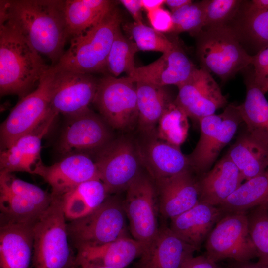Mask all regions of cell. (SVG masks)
I'll list each match as a JSON object with an SVG mask.
<instances>
[{"label": "cell", "mask_w": 268, "mask_h": 268, "mask_svg": "<svg viewBox=\"0 0 268 268\" xmlns=\"http://www.w3.org/2000/svg\"><path fill=\"white\" fill-rule=\"evenodd\" d=\"M181 268H221L205 255L194 257L187 259Z\"/></svg>", "instance_id": "obj_43"}, {"label": "cell", "mask_w": 268, "mask_h": 268, "mask_svg": "<svg viewBox=\"0 0 268 268\" xmlns=\"http://www.w3.org/2000/svg\"><path fill=\"white\" fill-rule=\"evenodd\" d=\"M242 122L236 106L232 104L220 114L201 119L200 138L193 151L187 155L190 168L201 176L209 171Z\"/></svg>", "instance_id": "obj_8"}, {"label": "cell", "mask_w": 268, "mask_h": 268, "mask_svg": "<svg viewBox=\"0 0 268 268\" xmlns=\"http://www.w3.org/2000/svg\"><path fill=\"white\" fill-rule=\"evenodd\" d=\"M41 55L8 20L0 21V93L22 98L49 68Z\"/></svg>", "instance_id": "obj_2"}, {"label": "cell", "mask_w": 268, "mask_h": 268, "mask_svg": "<svg viewBox=\"0 0 268 268\" xmlns=\"http://www.w3.org/2000/svg\"><path fill=\"white\" fill-rule=\"evenodd\" d=\"M231 268H268V264H263L258 262L253 263L249 261L235 262Z\"/></svg>", "instance_id": "obj_48"}, {"label": "cell", "mask_w": 268, "mask_h": 268, "mask_svg": "<svg viewBox=\"0 0 268 268\" xmlns=\"http://www.w3.org/2000/svg\"><path fill=\"white\" fill-rule=\"evenodd\" d=\"M149 21L155 30L161 32H172L174 24L172 13L161 7L147 13Z\"/></svg>", "instance_id": "obj_42"}, {"label": "cell", "mask_w": 268, "mask_h": 268, "mask_svg": "<svg viewBox=\"0 0 268 268\" xmlns=\"http://www.w3.org/2000/svg\"><path fill=\"white\" fill-rule=\"evenodd\" d=\"M138 108L137 125L145 136H156L159 121L171 102L164 87L135 82Z\"/></svg>", "instance_id": "obj_27"}, {"label": "cell", "mask_w": 268, "mask_h": 268, "mask_svg": "<svg viewBox=\"0 0 268 268\" xmlns=\"http://www.w3.org/2000/svg\"><path fill=\"white\" fill-rule=\"evenodd\" d=\"M156 187L149 176L141 174L126 189L123 207L134 239L145 247L157 234Z\"/></svg>", "instance_id": "obj_12"}, {"label": "cell", "mask_w": 268, "mask_h": 268, "mask_svg": "<svg viewBox=\"0 0 268 268\" xmlns=\"http://www.w3.org/2000/svg\"><path fill=\"white\" fill-rule=\"evenodd\" d=\"M197 250L178 236L170 228L160 227L145 247L137 263L138 268H181Z\"/></svg>", "instance_id": "obj_19"}, {"label": "cell", "mask_w": 268, "mask_h": 268, "mask_svg": "<svg viewBox=\"0 0 268 268\" xmlns=\"http://www.w3.org/2000/svg\"><path fill=\"white\" fill-rule=\"evenodd\" d=\"M105 122L113 128L126 131L137 123L136 85L129 76L107 75L99 79L93 102Z\"/></svg>", "instance_id": "obj_9"}, {"label": "cell", "mask_w": 268, "mask_h": 268, "mask_svg": "<svg viewBox=\"0 0 268 268\" xmlns=\"http://www.w3.org/2000/svg\"><path fill=\"white\" fill-rule=\"evenodd\" d=\"M121 22L115 7L97 24L72 37L70 47L54 66L86 74L106 73L107 57Z\"/></svg>", "instance_id": "obj_3"}, {"label": "cell", "mask_w": 268, "mask_h": 268, "mask_svg": "<svg viewBox=\"0 0 268 268\" xmlns=\"http://www.w3.org/2000/svg\"><path fill=\"white\" fill-rule=\"evenodd\" d=\"M68 118L58 144L62 154L99 152L112 141L108 125L89 108Z\"/></svg>", "instance_id": "obj_14"}, {"label": "cell", "mask_w": 268, "mask_h": 268, "mask_svg": "<svg viewBox=\"0 0 268 268\" xmlns=\"http://www.w3.org/2000/svg\"><path fill=\"white\" fill-rule=\"evenodd\" d=\"M58 114L52 112L36 129L18 138L0 156V172H25L34 174L43 163L40 157L42 138L47 134Z\"/></svg>", "instance_id": "obj_18"}, {"label": "cell", "mask_w": 268, "mask_h": 268, "mask_svg": "<svg viewBox=\"0 0 268 268\" xmlns=\"http://www.w3.org/2000/svg\"><path fill=\"white\" fill-rule=\"evenodd\" d=\"M172 16L174 24L172 32H187L197 36L205 26L204 1L192 2L172 13Z\"/></svg>", "instance_id": "obj_37"}, {"label": "cell", "mask_w": 268, "mask_h": 268, "mask_svg": "<svg viewBox=\"0 0 268 268\" xmlns=\"http://www.w3.org/2000/svg\"><path fill=\"white\" fill-rule=\"evenodd\" d=\"M205 241V255L216 263L228 258L245 262L257 258L249 232L247 212L223 216Z\"/></svg>", "instance_id": "obj_10"}, {"label": "cell", "mask_w": 268, "mask_h": 268, "mask_svg": "<svg viewBox=\"0 0 268 268\" xmlns=\"http://www.w3.org/2000/svg\"><path fill=\"white\" fill-rule=\"evenodd\" d=\"M236 107L246 128L268 139V101L252 80L247 84L244 102Z\"/></svg>", "instance_id": "obj_31"}, {"label": "cell", "mask_w": 268, "mask_h": 268, "mask_svg": "<svg viewBox=\"0 0 268 268\" xmlns=\"http://www.w3.org/2000/svg\"><path fill=\"white\" fill-rule=\"evenodd\" d=\"M55 77L51 109L70 117L89 109L97 90L99 79L92 74L59 69L52 66Z\"/></svg>", "instance_id": "obj_13"}, {"label": "cell", "mask_w": 268, "mask_h": 268, "mask_svg": "<svg viewBox=\"0 0 268 268\" xmlns=\"http://www.w3.org/2000/svg\"><path fill=\"white\" fill-rule=\"evenodd\" d=\"M137 144L142 165L155 181L190 169L187 156L180 147L158 139L156 135L145 136Z\"/></svg>", "instance_id": "obj_20"}, {"label": "cell", "mask_w": 268, "mask_h": 268, "mask_svg": "<svg viewBox=\"0 0 268 268\" xmlns=\"http://www.w3.org/2000/svg\"><path fill=\"white\" fill-rule=\"evenodd\" d=\"M223 216L224 214L218 206L199 202L171 219L170 228L198 250Z\"/></svg>", "instance_id": "obj_24"}, {"label": "cell", "mask_w": 268, "mask_h": 268, "mask_svg": "<svg viewBox=\"0 0 268 268\" xmlns=\"http://www.w3.org/2000/svg\"><path fill=\"white\" fill-rule=\"evenodd\" d=\"M108 191L99 179L83 182L60 198L66 219L83 217L99 207L108 197Z\"/></svg>", "instance_id": "obj_28"}, {"label": "cell", "mask_w": 268, "mask_h": 268, "mask_svg": "<svg viewBox=\"0 0 268 268\" xmlns=\"http://www.w3.org/2000/svg\"><path fill=\"white\" fill-rule=\"evenodd\" d=\"M179 92L174 102L188 117L199 121L215 114L225 107L227 98L209 72L196 68L191 76L178 86Z\"/></svg>", "instance_id": "obj_15"}, {"label": "cell", "mask_w": 268, "mask_h": 268, "mask_svg": "<svg viewBox=\"0 0 268 268\" xmlns=\"http://www.w3.org/2000/svg\"><path fill=\"white\" fill-rule=\"evenodd\" d=\"M267 92H268V87L267 88V90H266V93Z\"/></svg>", "instance_id": "obj_51"}, {"label": "cell", "mask_w": 268, "mask_h": 268, "mask_svg": "<svg viewBox=\"0 0 268 268\" xmlns=\"http://www.w3.org/2000/svg\"><path fill=\"white\" fill-rule=\"evenodd\" d=\"M143 9L149 12L162 7L165 0H141Z\"/></svg>", "instance_id": "obj_46"}, {"label": "cell", "mask_w": 268, "mask_h": 268, "mask_svg": "<svg viewBox=\"0 0 268 268\" xmlns=\"http://www.w3.org/2000/svg\"><path fill=\"white\" fill-rule=\"evenodd\" d=\"M197 53L202 68L225 82L252 64L253 56L229 26L203 29L197 36Z\"/></svg>", "instance_id": "obj_5"}, {"label": "cell", "mask_w": 268, "mask_h": 268, "mask_svg": "<svg viewBox=\"0 0 268 268\" xmlns=\"http://www.w3.org/2000/svg\"><path fill=\"white\" fill-rule=\"evenodd\" d=\"M268 10V0H253L250 1L244 13H250Z\"/></svg>", "instance_id": "obj_45"}, {"label": "cell", "mask_w": 268, "mask_h": 268, "mask_svg": "<svg viewBox=\"0 0 268 268\" xmlns=\"http://www.w3.org/2000/svg\"><path fill=\"white\" fill-rule=\"evenodd\" d=\"M0 21L8 20L40 54L56 65L64 53L68 35L64 0L0 1Z\"/></svg>", "instance_id": "obj_1"}, {"label": "cell", "mask_w": 268, "mask_h": 268, "mask_svg": "<svg viewBox=\"0 0 268 268\" xmlns=\"http://www.w3.org/2000/svg\"><path fill=\"white\" fill-rule=\"evenodd\" d=\"M125 27L139 50L160 52L163 54L171 49L175 43L162 33L143 23L134 22Z\"/></svg>", "instance_id": "obj_36"}, {"label": "cell", "mask_w": 268, "mask_h": 268, "mask_svg": "<svg viewBox=\"0 0 268 268\" xmlns=\"http://www.w3.org/2000/svg\"><path fill=\"white\" fill-rule=\"evenodd\" d=\"M95 162L109 194L126 190L143 166L137 143L126 137L110 141L98 152Z\"/></svg>", "instance_id": "obj_11"}, {"label": "cell", "mask_w": 268, "mask_h": 268, "mask_svg": "<svg viewBox=\"0 0 268 268\" xmlns=\"http://www.w3.org/2000/svg\"><path fill=\"white\" fill-rule=\"evenodd\" d=\"M251 65L254 67L252 80L265 94L268 87V45L253 56Z\"/></svg>", "instance_id": "obj_41"}, {"label": "cell", "mask_w": 268, "mask_h": 268, "mask_svg": "<svg viewBox=\"0 0 268 268\" xmlns=\"http://www.w3.org/2000/svg\"><path fill=\"white\" fill-rule=\"evenodd\" d=\"M55 77L52 66L41 77L36 88L21 99L0 126L2 150L20 137L36 129L50 115Z\"/></svg>", "instance_id": "obj_6"}, {"label": "cell", "mask_w": 268, "mask_h": 268, "mask_svg": "<svg viewBox=\"0 0 268 268\" xmlns=\"http://www.w3.org/2000/svg\"><path fill=\"white\" fill-rule=\"evenodd\" d=\"M155 182L160 212L165 218L171 219L200 202L198 180L193 176L190 169Z\"/></svg>", "instance_id": "obj_21"}, {"label": "cell", "mask_w": 268, "mask_h": 268, "mask_svg": "<svg viewBox=\"0 0 268 268\" xmlns=\"http://www.w3.org/2000/svg\"><path fill=\"white\" fill-rule=\"evenodd\" d=\"M115 7L114 2L108 0H64V12L69 38L97 24Z\"/></svg>", "instance_id": "obj_29"}, {"label": "cell", "mask_w": 268, "mask_h": 268, "mask_svg": "<svg viewBox=\"0 0 268 268\" xmlns=\"http://www.w3.org/2000/svg\"><path fill=\"white\" fill-rule=\"evenodd\" d=\"M197 68L184 51L175 43L173 48L151 64L136 67L129 76L135 83L140 81L160 87L178 86L185 82Z\"/></svg>", "instance_id": "obj_17"}, {"label": "cell", "mask_w": 268, "mask_h": 268, "mask_svg": "<svg viewBox=\"0 0 268 268\" xmlns=\"http://www.w3.org/2000/svg\"><path fill=\"white\" fill-rule=\"evenodd\" d=\"M227 154L238 167L244 180H248L268 168V139L246 128Z\"/></svg>", "instance_id": "obj_26"}, {"label": "cell", "mask_w": 268, "mask_h": 268, "mask_svg": "<svg viewBox=\"0 0 268 268\" xmlns=\"http://www.w3.org/2000/svg\"><path fill=\"white\" fill-rule=\"evenodd\" d=\"M34 174L41 177L52 188L51 194L60 197L78 185L100 179L95 161L85 153L66 156L50 166L41 164Z\"/></svg>", "instance_id": "obj_16"}, {"label": "cell", "mask_w": 268, "mask_h": 268, "mask_svg": "<svg viewBox=\"0 0 268 268\" xmlns=\"http://www.w3.org/2000/svg\"><path fill=\"white\" fill-rule=\"evenodd\" d=\"M192 2L191 0H165V4L172 13L182 7Z\"/></svg>", "instance_id": "obj_47"}, {"label": "cell", "mask_w": 268, "mask_h": 268, "mask_svg": "<svg viewBox=\"0 0 268 268\" xmlns=\"http://www.w3.org/2000/svg\"><path fill=\"white\" fill-rule=\"evenodd\" d=\"M243 181L239 169L226 154L198 180L200 202L218 206Z\"/></svg>", "instance_id": "obj_25"}, {"label": "cell", "mask_w": 268, "mask_h": 268, "mask_svg": "<svg viewBox=\"0 0 268 268\" xmlns=\"http://www.w3.org/2000/svg\"><path fill=\"white\" fill-rule=\"evenodd\" d=\"M241 30L235 32L262 48L268 45V10L244 13ZM261 48V49H262Z\"/></svg>", "instance_id": "obj_40"}, {"label": "cell", "mask_w": 268, "mask_h": 268, "mask_svg": "<svg viewBox=\"0 0 268 268\" xmlns=\"http://www.w3.org/2000/svg\"><path fill=\"white\" fill-rule=\"evenodd\" d=\"M33 224L0 221V268H30Z\"/></svg>", "instance_id": "obj_23"}, {"label": "cell", "mask_w": 268, "mask_h": 268, "mask_svg": "<svg viewBox=\"0 0 268 268\" xmlns=\"http://www.w3.org/2000/svg\"><path fill=\"white\" fill-rule=\"evenodd\" d=\"M48 208L27 198L0 189L1 221L33 224Z\"/></svg>", "instance_id": "obj_32"}, {"label": "cell", "mask_w": 268, "mask_h": 268, "mask_svg": "<svg viewBox=\"0 0 268 268\" xmlns=\"http://www.w3.org/2000/svg\"><path fill=\"white\" fill-rule=\"evenodd\" d=\"M145 246L127 236L104 245L77 249V267H108L124 268L140 257Z\"/></svg>", "instance_id": "obj_22"}, {"label": "cell", "mask_w": 268, "mask_h": 268, "mask_svg": "<svg viewBox=\"0 0 268 268\" xmlns=\"http://www.w3.org/2000/svg\"><path fill=\"white\" fill-rule=\"evenodd\" d=\"M0 189L27 198L46 208L50 205L53 200L51 193L16 178L11 173H0Z\"/></svg>", "instance_id": "obj_38"}, {"label": "cell", "mask_w": 268, "mask_h": 268, "mask_svg": "<svg viewBox=\"0 0 268 268\" xmlns=\"http://www.w3.org/2000/svg\"><path fill=\"white\" fill-rule=\"evenodd\" d=\"M52 196L51 204L33 224L32 266L75 268L76 255L69 244L61 200Z\"/></svg>", "instance_id": "obj_4"}, {"label": "cell", "mask_w": 268, "mask_h": 268, "mask_svg": "<svg viewBox=\"0 0 268 268\" xmlns=\"http://www.w3.org/2000/svg\"><path fill=\"white\" fill-rule=\"evenodd\" d=\"M125 213L118 200L108 197L88 215L67 223L69 240L77 249L104 245L126 237Z\"/></svg>", "instance_id": "obj_7"}, {"label": "cell", "mask_w": 268, "mask_h": 268, "mask_svg": "<svg viewBox=\"0 0 268 268\" xmlns=\"http://www.w3.org/2000/svg\"><path fill=\"white\" fill-rule=\"evenodd\" d=\"M205 18L204 29L227 26L236 14L242 1L239 0H203Z\"/></svg>", "instance_id": "obj_39"}, {"label": "cell", "mask_w": 268, "mask_h": 268, "mask_svg": "<svg viewBox=\"0 0 268 268\" xmlns=\"http://www.w3.org/2000/svg\"><path fill=\"white\" fill-rule=\"evenodd\" d=\"M139 50L136 44L126 37L120 29L107 57L106 72L114 77H117L123 72L130 75L136 67L134 57Z\"/></svg>", "instance_id": "obj_34"}, {"label": "cell", "mask_w": 268, "mask_h": 268, "mask_svg": "<svg viewBox=\"0 0 268 268\" xmlns=\"http://www.w3.org/2000/svg\"><path fill=\"white\" fill-rule=\"evenodd\" d=\"M188 116L174 101L165 108L157 127V137L180 147L186 140L189 130Z\"/></svg>", "instance_id": "obj_33"}, {"label": "cell", "mask_w": 268, "mask_h": 268, "mask_svg": "<svg viewBox=\"0 0 268 268\" xmlns=\"http://www.w3.org/2000/svg\"><path fill=\"white\" fill-rule=\"evenodd\" d=\"M120 2L132 15L136 23H143L141 0H121Z\"/></svg>", "instance_id": "obj_44"}, {"label": "cell", "mask_w": 268, "mask_h": 268, "mask_svg": "<svg viewBox=\"0 0 268 268\" xmlns=\"http://www.w3.org/2000/svg\"><path fill=\"white\" fill-rule=\"evenodd\" d=\"M265 207L267 209V210L268 211V201L266 202L264 204Z\"/></svg>", "instance_id": "obj_50"}, {"label": "cell", "mask_w": 268, "mask_h": 268, "mask_svg": "<svg viewBox=\"0 0 268 268\" xmlns=\"http://www.w3.org/2000/svg\"><path fill=\"white\" fill-rule=\"evenodd\" d=\"M248 230L257 253L258 263L268 264V211L264 204L247 212Z\"/></svg>", "instance_id": "obj_35"}, {"label": "cell", "mask_w": 268, "mask_h": 268, "mask_svg": "<svg viewBox=\"0 0 268 268\" xmlns=\"http://www.w3.org/2000/svg\"><path fill=\"white\" fill-rule=\"evenodd\" d=\"M268 201V168L261 174L245 181L218 206L224 215L247 212Z\"/></svg>", "instance_id": "obj_30"}, {"label": "cell", "mask_w": 268, "mask_h": 268, "mask_svg": "<svg viewBox=\"0 0 268 268\" xmlns=\"http://www.w3.org/2000/svg\"><path fill=\"white\" fill-rule=\"evenodd\" d=\"M80 268H114L108 267H81Z\"/></svg>", "instance_id": "obj_49"}]
</instances>
